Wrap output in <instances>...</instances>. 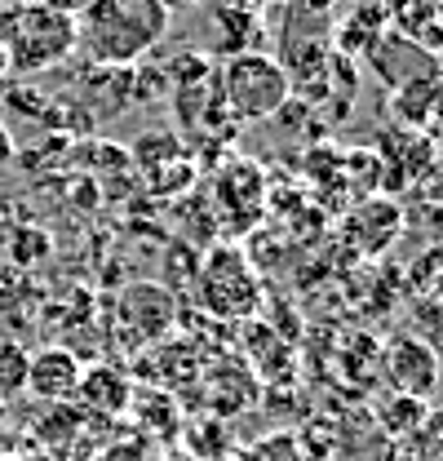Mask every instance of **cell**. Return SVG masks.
<instances>
[{
  "label": "cell",
  "instance_id": "obj_16",
  "mask_svg": "<svg viewBox=\"0 0 443 461\" xmlns=\"http://www.w3.org/2000/svg\"><path fill=\"white\" fill-rule=\"evenodd\" d=\"M421 45H426V50L443 62V5H439V14H435V23H430V32L421 36Z\"/></svg>",
  "mask_w": 443,
  "mask_h": 461
},
{
  "label": "cell",
  "instance_id": "obj_21",
  "mask_svg": "<svg viewBox=\"0 0 443 461\" xmlns=\"http://www.w3.org/2000/svg\"><path fill=\"white\" fill-rule=\"evenodd\" d=\"M9 76V50H5V41H0V80Z\"/></svg>",
  "mask_w": 443,
  "mask_h": 461
},
{
  "label": "cell",
  "instance_id": "obj_14",
  "mask_svg": "<svg viewBox=\"0 0 443 461\" xmlns=\"http://www.w3.org/2000/svg\"><path fill=\"white\" fill-rule=\"evenodd\" d=\"M253 457H267V461H279V457H288V453H297V444L288 439V435H271V439H262L258 448H249Z\"/></svg>",
  "mask_w": 443,
  "mask_h": 461
},
{
  "label": "cell",
  "instance_id": "obj_22",
  "mask_svg": "<svg viewBox=\"0 0 443 461\" xmlns=\"http://www.w3.org/2000/svg\"><path fill=\"white\" fill-rule=\"evenodd\" d=\"M231 5H240V9H253V14H258V9H262L267 0H231Z\"/></svg>",
  "mask_w": 443,
  "mask_h": 461
},
{
  "label": "cell",
  "instance_id": "obj_15",
  "mask_svg": "<svg viewBox=\"0 0 443 461\" xmlns=\"http://www.w3.org/2000/svg\"><path fill=\"white\" fill-rule=\"evenodd\" d=\"M5 98H9V103H18V112H27V115L41 112L45 115V98H36L27 85H9V89H5Z\"/></svg>",
  "mask_w": 443,
  "mask_h": 461
},
{
  "label": "cell",
  "instance_id": "obj_18",
  "mask_svg": "<svg viewBox=\"0 0 443 461\" xmlns=\"http://www.w3.org/2000/svg\"><path fill=\"white\" fill-rule=\"evenodd\" d=\"M337 5H341V0H302V9H306V14H315V18H320V14H332Z\"/></svg>",
  "mask_w": 443,
  "mask_h": 461
},
{
  "label": "cell",
  "instance_id": "obj_9",
  "mask_svg": "<svg viewBox=\"0 0 443 461\" xmlns=\"http://www.w3.org/2000/svg\"><path fill=\"white\" fill-rule=\"evenodd\" d=\"M443 107V76L439 80H417V85H403L390 94V115L408 129H426L435 112Z\"/></svg>",
  "mask_w": 443,
  "mask_h": 461
},
{
  "label": "cell",
  "instance_id": "obj_10",
  "mask_svg": "<svg viewBox=\"0 0 443 461\" xmlns=\"http://www.w3.org/2000/svg\"><path fill=\"white\" fill-rule=\"evenodd\" d=\"M213 32H218L222 41V54L235 58V54H253L258 50V41H262V18L253 14V9H240V5H218V14H213Z\"/></svg>",
  "mask_w": 443,
  "mask_h": 461
},
{
  "label": "cell",
  "instance_id": "obj_6",
  "mask_svg": "<svg viewBox=\"0 0 443 461\" xmlns=\"http://www.w3.org/2000/svg\"><path fill=\"white\" fill-rule=\"evenodd\" d=\"M390 382L399 386V395L408 400H430L439 386V355L421 338H394L386 355Z\"/></svg>",
  "mask_w": 443,
  "mask_h": 461
},
{
  "label": "cell",
  "instance_id": "obj_11",
  "mask_svg": "<svg viewBox=\"0 0 443 461\" xmlns=\"http://www.w3.org/2000/svg\"><path fill=\"white\" fill-rule=\"evenodd\" d=\"M443 0H386V18H390V32L408 36L421 45V36L430 32L435 14H439Z\"/></svg>",
  "mask_w": 443,
  "mask_h": 461
},
{
  "label": "cell",
  "instance_id": "obj_4",
  "mask_svg": "<svg viewBox=\"0 0 443 461\" xmlns=\"http://www.w3.org/2000/svg\"><path fill=\"white\" fill-rule=\"evenodd\" d=\"M368 67L386 80L390 89H403V85H417V80H439L443 76V62L426 45L399 36V32H386L377 36V45L368 50Z\"/></svg>",
  "mask_w": 443,
  "mask_h": 461
},
{
  "label": "cell",
  "instance_id": "obj_7",
  "mask_svg": "<svg viewBox=\"0 0 443 461\" xmlns=\"http://www.w3.org/2000/svg\"><path fill=\"white\" fill-rule=\"evenodd\" d=\"M133 400V391H129V382L120 377V373H111L107 364H94V368H85V377H80V391H76V403L80 408H89V412H124Z\"/></svg>",
  "mask_w": 443,
  "mask_h": 461
},
{
  "label": "cell",
  "instance_id": "obj_3",
  "mask_svg": "<svg viewBox=\"0 0 443 461\" xmlns=\"http://www.w3.org/2000/svg\"><path fill=\"white\" fill-rule=\"evenodd\" d=\"M218 94L222 107L235 120H276L279 107L293 98V85L276 54L253 50V54L222 58Z\"/></svg>",
  "mask_w": 443,
  "mask_h": 461
},
{
  "label": "cell",
  "instance_id": "obj_17",
  "mask_svg": "<svg viewBox=\"0 0 443 461\" xmlns=\"http://www.w3.org/2000/svg\"><path fill=\"white\" fill-rule=\"evenodd\" d=\"M27 5H36V0H0V32H5V27H9V23H14L23 9H27Z\"/></svg>",
  "mask_w": 443,
  "mask_h": 461
},
{
  "label": "cell",
  "instance_id": "obj_13",
  "mask_svg": "<svg viewBox=\"0 0 443 461\" xmlns=\"http://www.w3.org/2000/svg\"><path fill=\"white\" fill-rule=\"evenodd\" d=\"M408 280L421 297H443V244H430L426 253L412 258L408 267Z\"/></svg>",
  "mask_w": 443,
  "mask_h": 461
},
{
  "label": "cell",
  "instance_id": "obj_5",
  "mask_svg": "<svg viewBox=\"0 0 443 461\" xmlns=\"http://www.w3.org/2000/svg\"><path fill=\"white\" fill-rule=\"evenodd\" d=\"M80 377H85V364L62 346H45L27 359V391L41 403H76Z\"/></svg>",
  "mask_w": 443,
  "mask_h": 461
},
{
  "label": "cell",
  "instance_id": "obj_20",
  "mask_svg": "<svg viewBox=\"0 0 443 461\" xmlns=\"http://www.w3.org/2000/svg\"><path fill=\"white\" fill-rule=\"evenodd\" d=\"M9 156H14V147H9V133H5V129H0V165H5V160H9Z\"/></svg>",
  "mask_w": 443,
  "mask_h": 461
},
{
  "label": "cell",
  "instance_id": "obj_1",
  "mask_svg": "<svg viewBox=\"0 0 443 461\" xmlns=\"http://www.w3.org/2000/svg\"><path fill=\"white\" fill-rule=\"evenodd\" d=\"M168 32V9L160 0H85L76 14V41L94 67L124 71L151 54Z\"/></svg>",
  "mask_w": 443,
  "mask_h": 461
},
{
  "label": "cell",
  "instance_id": "obj_8",
  "mask_svg": "<svg viewBox=\"0 0 443 461\" xmlns=\"http://www.w3.org/2000/svg\"><path fill=\"white\" fill-rule=\"evenodd\" d=\"M120 315H124V320L147 315L138 333L151 342V338H160L168 324H173V297H168V288H160V285H138L120 297Z\"/></svg>",
  "mask_w": 443,
  "mask_h": 461
},
{
  "label": "cell",
  "instance_id": "obj_23",
  "mask_svg": "<svg viewBox=\"0 0 443 461\" xmlns=\"http://www.w3.org/2000/svg\"><path fill=\"white\" fill-rule=\"evenodd\" d=\"M0 461H23V457H0Z\"/></svg>",
  "mask_w": 443,
  "mask_h": 461
},
{
  "label": "cell",
  "instance_id": "obj_2",
  "mask_svg": "<svg viewBox=\"0 0 443 461\" xmlns=\"http://www.w3.org/2000/svg\"><path fill=\"white\" fill-rule=\"evenodd\" d=\"M5 50H9V71H54L76 54V14L58 9L50 0L27 5L5 32H0Z\"/></svg>",
  "mask_w": 443,
  "mask_h": 461
},
{
  "label": "cell",
  "instance_id": "obj_12",
  "mask_svg": "<svg viewBox=\"0 0 443 461\" xmlns=\"http://www.w3.org/2000/svg\"><path fill=\"white\" fill-rule=\"evenodd\" d=\"M27 350L18 342H0V403L18 400L27 391Z\"/></svg>",
  "mask_w": 443,
  "mask_h": 461
},
{
  "label": "cell",
  "instance_id": "obj_19",
  "mask_svg": "<svg viewBox=\"0 0 443 461\" xmlns=\"http://www.w3.org/2000/svg\"><path fill=\"white\" fill-rule=\"evenodd\" d=\"M160 5H165L168 14H173V9H195V5H200V0H160Z\"/></svg>",
  "mask_w": 443,
  "mask_h": 461
}]
</instances>
